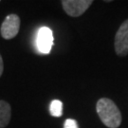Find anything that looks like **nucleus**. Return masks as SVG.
<instances>
[{
    "instance_id": "f257e3e1",
    "label": "nucleus",
    "mask_w": 128,
    "mask_h": 128,
    "mask_svg": "<svg viewBox=\"0 0 128 128\" xmlns=\"http://www.w3.org/2000/svg\"><path fill=\"white\" fill-rule=\"evenodd\" d=\"M96 111L102 122L108 128H118L122 124V113L114 102L102 98L96 104Z\"/></svg>"
},
{
    "instance_id": "f03ea898",
    "label": "nucleus",
    "mask_w": 128,
    "mask_h": 128,
    "mask_svg": "<svg viewBox=\"0 0 128 128\" xmlns=\"http://www.w3.org/2000/svg\"><path fill=\"white\" fill-rule=\"evenodd\" d=\"M63 9L66 14L71 17H79L93 4L92 0H63Z\"/></svg>"
},
{
    "instance_id": "7ed1b4c3",
    "label": "nucleus",
    "mask_w": 128,
    "mask_h": 128,
    "mask_svg": "<svg viewBox=\"0 0 128 128\" xmlns=\"http://www.w3.org/2000/svg\"><path fill=\"white\" fill-rule=\"evenodd\" d=\"M114 46L117 55L124 57L128 54V19L120 25L116 32Z\"/></svg>"
},
{
    "instance_id": "20e7f679",
    "label": "nucleus",
    "mask_w": 128,
    "mask_h": 128,
    "mask_svg": "<svg viewBox=\"0 0 128 128\" xmlns=\"http://www.w3.org/2000/svg\"><path fill=\"white\" fill-rule=\"evenodd\" d=\"M20 30V18L17 14H12L8 15L0 28L2 37L6 40L12 39L18 34Z\"/></svg>"
},
{
    "instance_id": "39448f33",
    "label": "nucleus",
    "mask_w": 128,
    "mask_h": 128,
    "mask_svg": "<svg viewBox=\"0 0 128 128\" xmlns=\"http://www.w3.org/2000/svg\"><path fill=\"white\" fill-rule=\"evenodd\" d=\"M52 45H53V34L50 28L46 27L40 28L37 36V46L39 51L45 54L50 53Z\"/></svg>"
},
{
    "instance_id": "423d86ee",
    "label": "nucleus",
    "mask_w": 128,
    "mask_h": 128,
    "mask_svg": "<svg viewBox=\"0 0 128 128\" xmlns=\"http://www.w3.org/2000/svg\"><path fill=\"white\" fill-rule=\"evenodd\" d=\"M12 118V108L9 102L0 100V128L8 126Z\"/></svg>"
},
{
    "instance_id": "0eeeda50",
    "label": "nucleus",
    "mask_w": 128,
    "mask_h": 128,
    "mask_svg": "<svg viewBox=\"0 0 128 128\" xmlns=\"http://www.w3.org/2000/svg\"><path fill=\"white\" fill-rule=\"evenodd\" d=\"M63 102L59 100H54L51 102L50 105V115L56 118H59L61 116H63Z\"/></svg>"
},
{
    "instance_id": "6e6552de",
    "label": "nucleus",
    "mask_w": 128,
    "mask_h": 128,
    "mask_svg": "<svg viewBox=\"0 0 128 128\" xmlns=\"http://www.w3.org/2000/svg\"><path fill=\"white\" fill-rule=\"evenodd\" d=\"M64 128H79L78 122L73 119L66 120L64 124Z\"/></svg>"
},
{
    "instance_id": "1a4fd4ad",
    "label": "nucleus",
    "mask_w": 128,
    "mask_h": 128,
    "mask_svg": "<svg viewBox=\"0 0 128 128\" xmlns=\"http://www.w3.org/2000/svg\"><path fill=\"white\" fill-rule=\"evenodd\" d=\"M3 70H4V64H3L2 56H1V54H0V77H1L2 74H3Z\"/></svg>"
}]
</instances>
